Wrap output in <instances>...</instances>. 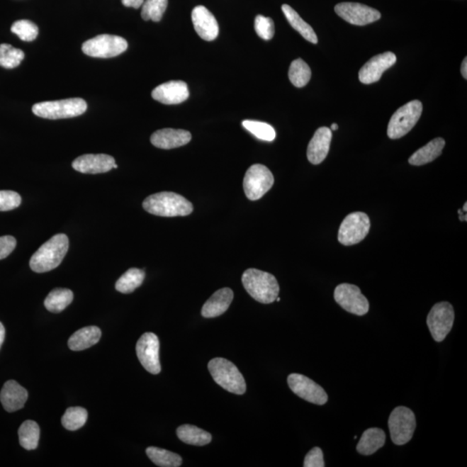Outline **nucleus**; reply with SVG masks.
I'll list each match as a JSON object with an SVG mask.
<instances>
[{
    "label": "nucleus",
    "instance_id": "1",
    "mask_svg": "<svg viewBox=\"0 0 467 467\" xmlns=\"http://www.w3.org/2000/svg\"><path fill=\"white\" fill-rule=\"evenodd\" d=\"M144 210L159 217H186L193 211V206L183 196L163 191L149 196L143 202Z\"/></svg>",
    "mask_w": 467,
    "mask_h": 467
},
{
    "label": "nucleus",
    "instance_id": "2",
    "mask_svg": "<svg viewBox=\"0 0 467 467\" xmlns=\"http://www.w3.org/2000/svg\"><path fill=\"white\" fill-rule=\"evenodd\" d=\"M69 246V238L65 234L54 235L30 258L31 270L41 274L57 269L68 252Z\"/></svg>",
    "mask_w": 467,
    "mask_h": 467
},
{
    "label": "nucleus",
    "instance_id": "3",
    "mask_svg": "<svg viewBox=\"0 0 467 467\" xmlns=\"http://www.w3.org/2000/svg\"><path fill=\"white\" fill-rule=\"evenodd\" d=\"M242 281L249 296L262 304L273 303L280 292L276 278L264 271L246 270L242 274Z\"/></svg>",
    "mask_w": 467,
    "mask_h": 467
},
{
    "label": "nucleus",
    "instance_id": "4",
    "mask_svg": "<svg viewBox=\"0 0 467 467\" xmlns=\"http://www.w3.org/2000/svg\"><path fill=\"white\" fill-rule=\"evenodd\" d=\"M208 368L215 382L225 390L235 395H243L247 390L244 378L233 363L225 359L210 361Z\"/></svg>",
    "mask_w": 467,
    "mask_h": 467
},
{
    "label": "nucleus",
    "instance_id": "5",
    "mask_svg": "<svg viewBox=\"0 0 467 467\" xmlns=\"http://www.w3.org/2000/svg\"><path fill=\"white\" fill-rule=\"evenodd\" d=\"M87 108L88 104L84 99L72 98L35 104L33 112L35 116L44 119L61 120L84 115Z\"/></svg>",
    "mask_w": 467,
    "mask_h": 467
},
{
    "label": "nucleus",
    "instance_id": "6",
    "mask_svg": "<svg viewBox=\"0 0 467 467\" xmlns=\"http://www.w3.org/2000/svg\"><path fill=\"white\" fill-rule=\"evenodd\" d=\"M422 110V103L418 100L411 101L400 108L388 125V138L398 140L409 133L418 123Z\"/></svg>",
    "mask_w": 467,
    "mask_h": 467
},
{
    "label": "nucleus",
    "instance_id": "7",
    "mask_svg": "<svg viewBox=\"0 0 467 467\" xmlns=\"http://www.w3.org/2000/svg\"><path fill=\"white\" fill-rule=\"evenodd\" d=\"M128 47V42L123 38L103 34L84 43L81 50L89 57L111 58L125 52Z\"/></svg>",
    "mask_w": 467,
    "mask_h": 467
},
{
    "label": "nucleus",
    "instance_id": "8",
    "mask_svg": "<svg viewBox=\"0 0 467 467\" xmlns=\"http://www.w3.org/2000/svg\"><path fill=\"white\" fill-rule=\"evenodd\" d=\"M415 427V415L409 407H398L392 411L388 418V429L395 445H405L409 442L413 437Z\"/></svg>",
    "mask_w": 467,
    "mask_h": 467
},
{
    "label": "nucleus",
    "instance_id": "9",
    "mask_svg": "<svg viewBox=\"0 0 467 467\" xmlns=\"http://www.w3.org/2000/svg\"><path fill=\"white\" fill-rule=\"evenodd\" d=\"M274 183V175L269 169L263 164H256L247 171L243 179V189L248 199L257 201L272 188Z\"/></svg>",
    "mask_w": 467,
    "mask_h": 467
},
{
    "label": "nucleus",
    "instance_id": "10",
    "mask_svg": "<svg viewBox=\"0 0 467 467\" xmlns=\"http://www.w3.org/2000/svg\"><path fill=\"white\" fill-rule=\"evenodd\" d=\"M371 229V221L364 212H353L344 219L339 227L337 239L341 244H358L367 237Z\"/></svg>",
    "mask_w": 467,
    "mask_h": 467
},
{
    "label": "nucleus",
    "instance_id": "11",
    "mask_svg": "<svg viewBox=\"0 0 467 467\" xmlns=\"http://www.w3.org/2000/svg\"><path fill=\"white\" fill-rule=\"evenodd\" d=\"M454 310L449 302H439L432 308L427 315V324L433 339L441 342L453 328Z\"/></svg>",
    "mask_w": 467,
    "mask_h": 467
},
{
    "label": "nucleus",
    "instance_id": "12",
    "mask_svg": "<svg viewBox=\"0 0 467 467\" xmlns=\"http://www.w3.org/2000/svg\"><path fill=\"white\" fill-rule=\"evenodd\" d=\"M334 299L345 311L355 315L364 316L370 309L367 298L361 293L359 286L355 285L344 283L337 286L334 291Z\"/></svg>",
    "mask_w": 467,
    "mask_h": 467
},
{
    "label": "nucleus",
    "instance_id": "13",
    "mask_svg": "<svg viewBox=\"0 0 467 467\" xmlns=\"http://www.w3.org/2000/svg\"><path fill=\"white\" fill-rule=\"evenodd\" d=\"M288 383L294 394L305 401L324 405L328 401V395L324 388L308 376L296 374L289 375Z\"/></svg>",
    "mask_w": 467,
    "mask_h": 467
},
{
    "label": "nucleus",
    "instance_id": "14",
    "mask_svg": "<svg viewBox=\"0 0 467 467\" xmlns=\"http://www.w3.org/2000/svg\"><path fill=\"white\" fill-rule=\"evenodd\" d=\"M137 356L142 366L151 374H159V340L152 332L145 333L136 344Z\"/></svg>",
    "mask_w": 467,
    "mask_h": 467
},
{
    "label": "nucleus",
    "instance_id": "15",
    "mask_svg": "<svg viewBox=\"0 0 467 467\" xmlns=\"http://www.w3.org/2000/svg\"><path fill=\"white\" fill-rule=\"evenodd\" d=\"M335 11L340 18L353 26H366L381 18V13L378 10L360 3L337 4Z\"/></svg>",
    "mask_w": 467,
    "mask_h": 467
},
{
    "label": "nucleus",
    "instance_id": "16",
    "mask_svg": "<svg viewBox=\"0 0 467 467\" xmlns=\"http://www.w3.org/2000/svg\"><path fill=\"white\" fill-rule=\"evenodd\" d=\"M396 62L393 52H388L373 57L359 70V80L364 84H371L378 81L383 74Z\"/></svg>",
    "mask_w": 467,
    "mask_h": 467
},
{
    "label": "nucleus",
    "instance_id": "17",
    "mask_svg": "<svg viewBox=\"0 0 467 467\" xmlns=\"http://www.w3.org/2000/svg\"><path fill=\"white\" fill-rule=\"evenodd\" d=\"M116 159L107 154H85L73 161L74 170L85 174H105L115 168Z\"/></svg>",
    "mask_w": 467,
    "mask_h": 467
},
{
    "label": "nucleus",
    "instance_id": "18",
    "mask_svg": "<svg viewBox=\"0 0 467 467\" xmlns=\"http://www.w3.org/2000/svg\"><path fill=\"white\" fill-rule=\"evenodd\" d=\"M189 96L188 86L182 81L166 82L156 87L152 92V96L155 101L166 105L182 103Z\"/></svg>",
    "mask_w": 467,
    "mask_h": 467
},
{
    "label": "nucleus",
    "instance_id": "19",
    "mask_svg": "<svg viewBox=\"0 0 467 467\" xmlns=\"http://www.w3.org/2000/svg\"><path fill=\"white\" fill-rule=\"evenodd\" d=\"M191 21L198 36L206 41H213L219 34L217 19L206 7L196 6L191 13Z\"/></svg>",
    "mask_w": 467,
    "mask_h": 467
},
{
    "label": "nucleus",
    "instance_id": "20",
    "mask_svg": "<svg viewBox=\"0 0 467 467\" xmlns=\"http://www.w3.org/2000/svg\"><path fill=\"white\" fill-rule=\"evenodd\" d=\"M191 140V133L182 129H160L151 136V143L154 147L164 150L186 146Z\"/></svg>",
    "mask_w": 467,
    "mask_h": 467
},
{
    "label": "nucleus",
    "instance_id": "21",
    "mask_svg": "<svg viewBox=\"0 0 467 467\" xmlns=\"http://www.w3.org/2000/svg\"><path fill=\"white\" fill-rule=\"evenodd\" d=\"M27 399L28 392L14 380L7 381L0 392V401L9 413L23 409Z\"/></svg>",
    "mask_w": 467,
    "mask_h": 467
},
{
    "label": "nucleus",
    "instance_id": "22",
    "mask_svg": "<svg viewBox=\"0 0 467 467\" xmlns=\"http://www.w3.org/2000/svg\"><path fill=\"white\" fill-rule=\"evenodd\" d=\"M332 133L328 128H320L314 133L308 147V159L313 164H320L327 158Z\"/></svg>",
    "mask_w": 467,
    "mask_h": 467
},
{
    "label": "nucleus",
    "instance_id": "23",
    "mask_svg": "<svg viewBox=\"0 0 467 467\" xmlns=\"http://www.w3.org/2000/svg\"><path fill=\"white\" fill-rule=\"evenodd\" d=\"M233 299L234 293L230 288L218 290L203 305L202 316L206 319L221 316L229 309Z\"/></svg>",
    "mask_w": 467,
    "mask_h": 467
},
{
    "label": "nucleus",
    "instance_id": "24",
    "mask_svg": "<svg viewBox=\"0 0 467 467\" xmlns=\"http://www.w3.org/2000/svg\"><path fill=\"white\" fill-rule=\"evenodd\" d=\"M101 331L97 327H87L78 330L69 337L68 345L70 350L79 351L86 350L99 342Z\"/></svg>",
    "mask_w": 467,
    "mask_h": 467
},
{
    "label": "nucleus",
    "instance_id": "25",
    "mask_svg": "<svg viewBox=\"0 0 467 467\" xmlns=\"http://www.w3.org/2000/svg\"><path fill=\"white\" fill-rule=\"evenodd\" d=\"M386 434L384 431L378 427H372L364 431L356 446V450L360 454L368 456L383 447L386 444Z\"/></svg>",
    "mask_w": 467,
    "mask_h": 467
},
{
    "label": "nucleus",
    "instance_id": "26",
    "mask_svg": "<svg viewBox=\"0 0 467 467\" xmlns=\"http://www.w3.org/2000/svg\"><path fill=\"white\" fill-rule=\"evenodd\" d=\"M445 144V140L442 138L431 140L425 147L420 148L410 157L409 163L412 166L420 167L432 162L442 154Z\"/></svg>",
    "mask_w": 467,
    "mask_h": 467
},
{
    "label": "nucleus",
    "instance_id": "27",
    "mask_svg": "<svg viewBox=\"0 0 467 467\" xmlns=\"http://www.w3.org/2000/svg\"><path fill=\"white\" fill-rule=\"evenodd\" d=\"M281 9L294 30H297L305 40L312 43V44H317V37L312 26L305 22L300 16L296 13V11H294L288 5L282 6Z\"/></svg>",
    "mask_w": 467,
    "mask_h": 467
},
{
    "label": "nucleus",
    "instance_id": "28",
    "mask_svg": "<svg viewBox=\"0 0 467 467\" xmlns=\"http://www.w3.org/2000/svg\"><path fill=\"white\" fill-rule=\"evenodd\" d=\"M176 434L180 441L186 444L193 446H206L211 441L212 437L208 432L193 425H182L176 429Z\"/></svg>",
    "mask_w": 467,
    "mask_h": 467
},
{
    "label": "nucleus",
    "instance_id": "29",
    "mask_svg": "<svg viewBox=\"0 0 467 467\" xmlns=\"http://www.w3.org/2000/svg\"><path fill=\"white\" fill-rule=\"evenodd\" d=\"M74 300L72 290L56 288L52 290L45 300V307L49 312L58 313L68 308Z\"/></svg>",
    "mask_w": 467,
    "mask_h": 467
},
{
    "label": "nucleus",
    "instance_id": "30",
    "mask_svg": "<svg viewBox=\"0 0 467 467\" xmlns=\"http://www.w3.org/2000/svg\"><path fill=\"white\" fill-rule=\"evenodd\" d=\"M145 272L139 269H130L117 281L116 288L118 292L131 293L142 285L145 280Z\"/></svg>",
    "mask_w": 467,
    "mask_h": 467
},
{
    "label": "nucleus",
    "instance_id": "31",
    "mask_svg": "<svg viewBox=\"0 0 467 467\" xmlns=\"http://www.w3.org/2000/svg\"><path fill=\"white\" fill-rule=\"evenodd\" d=\"M19 443L26 450L36 449L40 438V429L37 422L26 421L18 429Z\"/></svg>",
    "mask_w": 467,
    "mask_h": 467
},
{
    "label": "nucleus",
    "instance_id": "32",
    "mask_svg": "<svg viewBox=\"0 0 467 467\" xmlns=\"http://www.w3.org/2000/svg\"><path fill=\"white\" fill-rule=\"evenodd\" d=\"M149 458L156 466L161 467H179L182 464V458L179 454L159 447L150 446L147 449Z\"/></svg>",
    "mask_w": 467,
    "mask_h": 467
},
{
    "label": "nucleus",
    "instance_id": "33",
    "mask_svg": "<svg viewBox=\"0 0 467 467\" xmlns=\"http://www.w3.org/2000/svg\"><path fill=\"white\" fill-rule=\"evenodd\" d=\"M289 80L297 88L305 87L311 79L312 72L310 67L302 59H296L290 65Z\"/></svg>",
    "mask_w": 467,
    "mask_h": 467
},
{
    "label": "nucleus",
    "instance_id": "34",
    "mask_svg": "<svg viewBox=\"0 0 467 467\" xmlns=\"http://www.w3.org/2000/svg\"><path fill=\"white\" fill-rule=\"evenodd\" d=\"M88 420V412L81 407H72L62 416V424L66 429L76 431L85 425Z\"/></svg>",
    "mask_w": 467,
    "mask_h": 467
},
{
    "label": "nucleus",
    "instance_id": "35",
    "mask_svg": "<svg viewBox=\"0 0 467 467\" xmlns=\"http://www.w3.org/2000/svg\"><path fill=\"white\" fill-rule=\"evenodd\" d=\"M25 59L23 50L16 49L11 45H0V66L6 69H14Z\"/></svg>",
    "mask_w": 467,
    "mask_h": 467
},
{
    "label": "nucleus",
    "instance_id": "36",
    "mask_svg": "<svg viewBox=\"0 0 467 467\" xmlns=\"http://www.w3.org/2000/svg\"><path fill=\"white\" fill-rule=\"evenodd\" d=\"M242 127L248 130L257 139L264 141H273L276 139V133L272 125L261 121L246 120L242 121Z\"/></svg>",
    "mask_w": 467,
    "mask_h": 467
},
{
    "label": "nucleus",
    "instance_id": "37",
    "mask_svg": "<svg viewBox=\"0 0 467 467\" xmlns=\"http://www.w3.org/2000/svg\"><path fill=\"white\" fill-rule=\"evenodd\" d=\"M168 6V0H146L142 5L141 17L144 21L159 22Z\"/></svg>",
    "mask_w": 467,
    "mask_h": 467
},
{
    "label": "nucleus",
    "instance_id": "38",
    "mask_svg": "<svg viewBox=\"0 0 467 467\" xmlns=\"http://www.w3.org/2000/svg\"><path fill=\"white\" fill-rule=\"evenodd\" d=\"M11 33L23 41L31 42L35 40L38 36V27L33 22L30 21H18L15 22L11 28Z\"/></svg>",
    "mask_w": 467,
    "mask_h": 467
},
{
    "label": "nucleus",
    "instance_id": "39",
    "mask_svg": "<svg viewBox=\"0 0 467 467\" xmlns=\"http://www.w3.org/2000/svg\"><path fill=\"white\" fill-rule=\"evenodd\" d=\"M254 30L259 37L264 40H271L274 35V23L272 18L258 15L254 21Z\"/></svg>",
    "mask_w": 467,
    "mask_h": 467
},
{
    "label": "nucleus",
    "instance_id": "40",
    "mask_svg": "<svg viewBox=\"0 0 467 467\" xmlns=\"http://www.w3.org/2000/svg\"><path fill=\"white\" fill-rule=\"evenodd\" d=\"M21 195L13 191H0V211H9L21 205Z\"/></svg>",
    "mask_w": 467,
    "mask_h": 467
},
{
    "label": "nucleus",
    "instance_id": "41",
    "mask_svg": "<svg viewBox=\"0 0 467 467\" xmlns=\"http://www.w3.org/2000/svg\"><path fill=\"white\" fill-rule=\"evenodd\" d=\"M324 454L320 447H314L305 458V467H324Z\"/></svg>",
    "mask_w": 467,
    "mask_h": 467
},
{
    "label": "nucleus",
    "instance_id": "42",
    "mask_svg": "<svg viewBox=\"0 0 467 467\" xmlns=\"http://www.w3.org/2000/svg\"><path fill=\"white\" fill-rule=\"evenodd\" d=\"M17 245V241L11 235L0 237V260L9 257Z\"/></svg>",
    "mask_w": 467,
    "mask_h": 467
},
{
    "label": "nucleus",
    "instance_id": "43",
    "mask_svg": "<svg viewBox=\"0 0 467 467\" xmlns=\"http://www.w3.org/2000/svg\"><path fill=\"white\" fill-rule=\"evenodd\" d=\"M123 6L125 7H133L135 9H139L140 6H142L145 0H121Z\"/></svg>",
    "mask_w": 467,
    "mask_h": 467
},
{
    "label": "nucleus",
    "instance_id": "44",
    "mask_svg": "<svg viewBox=\"0 0 467 467\" xmlns=\"http://www.w3.org/2000/svg\"><path fill=\"white\" fill-rule=\"evenodd\" d=\"M5 336H6L5 327H4L3 324L1 323V322H0V348H1L2 344L4 343V340H5Z\"/></svg>",
    "mask_w": 467,
    "mask_h": 467
},
{
    "label": "nucleus",
    "instance_id": "45",
    "mask_svg": "<svg viewBox=\"0 0 467 467\" xmlns=\"http://www.w3.org/2000/svg\"><path fill=\"white\" fill-rule=\"evenodd\" d=\"M461 74L462 77L467 79V58L465 57L464 60L462 62L461 65Z\"/></svg>",
    "mask_w": 467,
    "mask_h": 467
},
{
    "label": "nucleus",
    "instance_id": "46",
    "mask_svg": "<svg viewBox=\"0 0 467 467\" xmlns=\"http://www.w3.org/2000/svg\"><path fill=\"white\" fill-rule=\"evenodd\" d=\"M458 215H460L461 221L466 222V213L464 214V211H462L461 210H458Z\"/></svg>",
    "mask_w": 467,
    "mask_h": 467
},
{
    "label": "nucleus",
    "instance_id": "47",
    "mask_svg": "<svg viewBox=\"0 0 467 467\" xmlns=\"http://www.w3.org/2000/svg\"><path fill=\"white\" fill-rule=\"evenodd\" d=\"M331 128H332L331 130L336 131V130H337V128H339V125H337V124H336V123H333L332 125Z\"/></svg>",
    "mask_w": 467,
    "mask_h": 467
},
{
    "label": "nucleus",
    "instance_id": "48",
    "mask_svg": "<svg viewBox=\"0 0 467 467\" xmlns=\"http://www.w3.org/2000/svg\"><path fill=\"white\" fill-rule=\"evenodd\" d=\"M466 206H467V205H466V203L464 207H463V211H464L465 213H466V210H467V207Z\"/></svg>",
    "mask_w": 467,
    "mask_h": 467
},
{
    "label": "nucleus",
    "instance_id": "49",
    "mask_svg": "<svg viewBox=\"0 0 467 467\" xmlns=\"http://www.w3.org/2000/svg\"><path fill=\"white\" fill-rule=\"evenodd\" d=\"M276 300H277L278 302V301H281V298L277 297Z\"/></svg>",
    "mask_w": 467,
    "mask_h": 467
}]
</instances>
